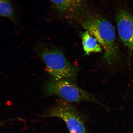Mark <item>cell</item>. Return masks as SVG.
Segmentation results:
<instances>
[{
    "mask_svg": "<svg viewBox=\"0 0 133 133\" xmlns=\"http://www.w3.org/2000/svg\"><path fill=\"white\" fill-rule=\"evenodd\" d=\"M34 49L52 77L71 81L76 79L79 69L68 61L59 48L52 44L41 43L36 45Z\"/></svg>",
    "mask_w": 133,
    "mask_h": 133,
    "instance_id": "6da1fadb",
    "label": "cell"
},
{
    "mask_svg": "<svg viewBox=\"0 0 133 133\" xmlns=\"http://www.w3.org/2000/svg\"><path fill=\"white\" fill-rule=\"evenodd\" d=\"M83 27L94 36L104 51V57L109 64L118 56L115 31L109 21L98 16L87 18L82 23Z\"/></svg>",
    "mask_w": 133,
    "mask_h": 133,
    "instance_id": "7a4b0ae2",
    "label": "cell"
},
{
    "mask_svg": "<svg viewBox=\"0 0 133 133\" xmlns=\"http://www.w3.org/2000/svg\"><path fill=\"white\" fill-rule=\"evenodd\" d=\"M43 89L48 95L59 96L68 102L90 101L104 107L92 94L79 87L70 79L52 77L45 83Z\"/></svg>",
    "mask_w": 133,
    "mask_h": 133,
    "instance_id": "3957f363",
    "label": "cell"
},
{
    "mask_svg": "<svg viewBox=\"0 0 133 133\" xmlns=\"http://www.w3.org/2000/svg\"><path fill=\"white\" fill-rule=\"evenodd\" d=\"M44 117H57L64 121L70 133H87L84 119L77 109L62 99L41 115Z\"/></svg>",
    "mask_w": 133,
    "mask_h": 133,
    "instance_id": "277c9868",
    "label": "cell"
},
{
    "mask_svg": "<svg viewBox=\"0 0 133 133\" xmlns=\"http://www.w3.org/2000/svg\"><path fill=\"white\" fill-rule=\"evenodd\" d=\"M116 21L119 38L131 54L133 51V16L122 10L117 13Z\"/></svg>",
    "mask_w": 133,
    "mask_h": 133,
    "instance_id": "5b68a950",
    "label": "cell"
},
{
    "mask_svg": "<svg viewBox=\"0 0 133 133\" xmlns=\"http://www.w3.org/2000/svg\"><path fill=\"white\" fill-rule=\"evenodd\" d=\"M83 49L86 55L101 52L102 48L97 39L89 31H86L81 34Z\"/></svg>",
    "mask_w": 133,
    "mask_h": 133,
    "instance_id": "8992f818",
    "label": "cell"
},
{
    "mask_svg": "<svg viewBox=\"0 0 133 133\" xmlns=\"http://www.w3.org/2000/svg\"><path fill=\"white\" fill-rule=\"evenodd\" d=\"M0 15L3 17L15 21L14 10L10 0H0Z\"/></svg>",
    "mask_w": 133,
    "mask_h": 133,
    "instance_id": "52a82bcc",
    "label": "cell"
},
{
    "mask_svg": "<svg viewBox=\"0 0 133 133\" xmlns=\"http://www.w3.org/2000/svg\"><path fill=\"white\" fill-rule=\"evenodd\" d=\"M54 5L57 11L65 13L74 11L76 8L69 0H50Z\"/></svg>",
    "mask_w": 133,
    "mask_h": 133,
    "instance_id": "ba28073f",
    "label": "cell"
},
{
    "mask_svg": "<svg viewBox=\"0 0 133 133\" xmlns=\"http://www.w3.org/2000/svg\"><path fill=\"white\" fill-rule=\"evenodd\" d=\"M76 8L80 6L82 3V0H69Z\"/></svg>",
    "mask_w": 133,
    "mask_h": 133,
    "instance_id": "9c48e42d",
    "label": "cell"
}]
</instances>
